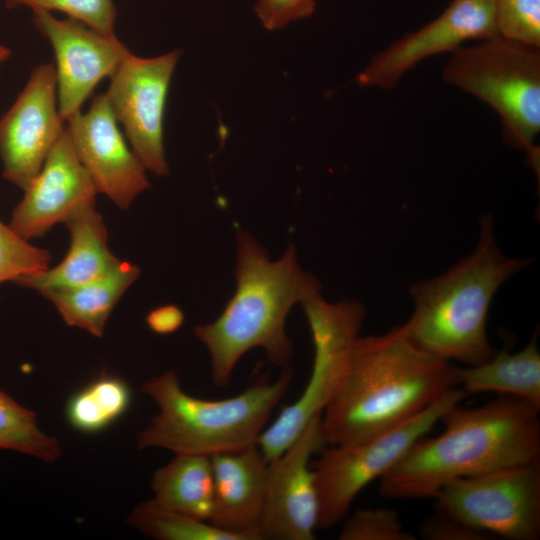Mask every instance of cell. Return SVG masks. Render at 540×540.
<instances>
[{
  "mask_svg": "<svg viewBox=\"0 0 540 540\" xmlns=\"http://www.w3.org/2000/svg\"><path fill=\"white\" fill-rule=\"evenodd\" d=\"M128 522L142 533L159 540H241L208 521L164 509L151 500L137 505Z\"/></svg>",
  "mask_w": 540,
  "mask_h": 540,
  "instance_id": "cell-24",
  "label": "cell"
},
{
  "mask_svg": "<svg viewBox=\"0 0 540 540\" xmlns=\"http://www.w3.org/2000/svg\"><path fill=\"white\" fill-rule=\"evenodd\" d=\"M0 449L53 462L61 456L58 440L38 426L37 415L0 389Z\"/></svg>",
  "mask_w": 540,
  "mask_h": 540,
  "instance_id": "cell-23",
  "label": "cell"
},
{
  "mask_svg": "<svg viewBox=\"0 0 540 540\" xmlns=\"http://www.w3.org/2000/svg\"><path fill=\"white\" fill-rule=\"evenodd\" d=\"M540 408L501 395L476 407L454 405L441 434L421 437L379 480L388 499L434 498L459 478L540 462Z\"/></svg>",
  "mask_w": 540,
  "mask_h": 540,
  "instance_id": "cell-2",
  "label": "cell"
},
{
  "mask_svg": "<svg viewBox=\"0 0 540 540\" xmlns=\"http://www.w3.org/2000/svg\"><path fill=\"white\" fill-rule=\"evenodd\" d=\"M236 291L213 322L199 324L195 336L206 346L215 386H226L244 354L264 350L275 366L290 365L293 346L285 323L291 308L319 294L320 282L301 269L294 246L272 261L248 232H237Z\"/></svg>",
  "mask_w": 540,
  "mask_h": 540,
  "instance_id": "cell-3",
  "label": "cell"
},
{
  "mask_svg": "<svg viewBox=\"0 0 540 540\" xmlns=\"http://www.w3.org/2000/svg\"><path fill=\"white\" fill-rule=\"evenodd\" d=\"M509 258L496 243L490 214L480 219L477 244L438 277L410 287L414 310L403 324L409 339L446 361L474 366L497 351L487 335L492 299L501 285L529 264Z\"/></svg>",
  "mask_w": 540,
  "mask_h": 540,
  "instance_id": "cell-4",
  "label": "cell"
},
{
  "mask_svg": "<svg viewBox=\"0 0 540 540\" xmlns=\"http://www.w3.org/2000/svg\"><path fill=\"white\" fill-rule=\"evenodd\" d=\"M184 322V314L175 305H164L147 314L146 323L155 333L166 335L178 330Z\"/></svg>",
  "mask_w": 540,
  "mask_h": 540,
  "instance_id": "cell-31",
  "label": "cell"
},
{
  "mask_svg": "<svg viewBox=\"0 0 540 540\" xmlns=\"http://www.w3.org/2000/svg\"><path fill=\"white\" fill-rule=\"evenodd\" d=\"M65 128L52 64L34 67L11 107L0 118L2 176L24 190L39 173Z\"/></svg>",
  "mask_w": 540,
  "mask_h": 540,
  "instance_id": "cell-11",
  "label": "cell"
},
{
  "mask_svg": "<svg viewBox=\"0 0 540 540\" xmlns=\"http://www.w3.org/2000/svg\"><path fill=\"white\" fill-rule=\"evenodd\" d=\"M456 385L467 394L496 392L540 408V353L537 335L520 351H496L487 361L455 367Z\"/></svg>",
  "mask_w": 540,
  "mask_h": 540,
  "instance_id": "cell-19",
  "label": "cell"
},
{
  "mask_svg": "<svg viewBox=\"0 0 540 540\" xmlns=\"http://www.w3.org/2000/svg\"><path fill=\"white\" fill-rule=\"evenodd\" d=\"M73 148L98 193L127 209L149 188L146 168L129 147L105 94L65 122Z\"/></svg>",
  "mask_w": 540,
  "mask_h": 540,
  "instance_id": "cell-15",
  "label": "cell"
},
{
  "mask_svg": "<svg viewBox=\"0 0 540 540\" xmlns=\"http://www.w3.org/2000/svg\"><path fill=\"white\" fill-rule=\"evenodd\" d=\"M419 534L427 540H487L490 535L438 514L422 522Z\"/></svg>",
  "mask_w": 540,
  "mask_h": 540,
  "instance_id": "cell-30",
  "label": "cell"
},
{
  "mask_svg": "<svg viewBox=\"0 0 540 540\" xmlns=\"http://www.w3.org/2000/svg\"><path fill=\"white\" fill-rule=\"evenodd\" d=\"M6 8L60 11L68 17L108 34L114 33L117 12L113 0H2Z\"/></svg>",
  "mask_w": 540,
  "mask_h": 540,
  "instance_id": "cell-27",
  "label": "cell"
},
{
  "mask_svg": "<svg viewBox=\"0 0 540 540\" xmlns=\"http://www.w3.org/2000/svg\"><path fill=\"white\" fill-rule=\"evenodd\" d=\"M455 366L416 346L402 325L354 340L322 413L330 445L363 441L425 410L455 387Z\"/></svg>",
  "mask_w": 540,
  "mask_h": 540,
  "instance_id": "cell-1",
  "label": "cell"
},
{
  "mask_svg": "<svg viewBox=\"0 0 540 540\" xmlns=\"http://www.w3.org/2000/svg\"><path fill=\"white\" fill-rule=\"evenodd\" d=\"M339 540H415L398 514L388 508L358 509L342 520Z\"/></svg>",
  "mask_w": 540,
  "mask_h": 540,
  "instance_id": "cell-26",
  "label": "cell"
},
{
  "mask_svg": "<svg viewBox=\"0 0 540 540\" xmlns=\"http://www.w3.org/2000/svg\"><path fill=\"white\" fill-rule=\"evenodd\" d=\"M173 50L156 57H138L129 52L110 78L105 96L130 147L146 170L167 175L163 134L170 82L181 56Z\"/></svg>",
  "mask_w": 540,
  "mask_h": 540,
  "instance_id": "cell-10",
  "label": "cell"
},
{
  "mask_svg": "<svg viewBox=\"0 0 540 540\" xmlns=\"http://www.w3.org/2000/svg\"><path fill=\"white\" fill-rule=\"evenodd\" d=\"M139 274L137 266L120 260L113 269L93 281L42 296L54 304L67 325L102 337L111 312Z\"/></svg>",
  "mask_w": 540,
  "mask_h": 540,
  "instance_id": "cell-20",
  "label": "cell"
},
{
  "mask_svg": "<svg viewBox=\"0 0 540 540\" xmlns=\"http://www.w3.org/2000/svg\"><path fill=\"white\" fill-rule=\"evenodd\" d=\"M465 396L461 388L452 387L425 410L391 429L360 442L323 447L311 462L318 499L317 529L342 522L360 491L397 464Z\"/></svg>",
  "mask_w": 540,
  "mask_h": 540,
  "instance_id": "cell-7",
  "label": "cell"
},
{
  "mask_svg": "<svg viewBox=\"0 0 540 540\" xmlns=\"http://www.w3.org/2000/svg\"><path fill=\"white\" fill-rule=\"evenodd\" d=\"M322 414L269 462L261 540H312L318 523V499L311 459L327 445Z\"/></svg>",
  "mask_w": 540,
  "mask_h": 540,
  "instance_id": "cell-13",
  "label": "cell"
},
{
  "mask_svg": "<svg viewBox=\"0 0 540 540\" xmlns=\"http://www.w3.org/2000/svg\"><path fill=\"white\" fill-rule=\"evenodd\" d=\"M12 54V51L10 48H8L6 45L0 43V64L5 62Z\"/></svg>",
  "mask_w": 540,
  "mask_h": 540,
  "instance_id": "cell-32",
  "label": "cell"
},
{
  "mask_svg": "<svg viewBox=\"0 0 540 540\" xmlns=\"http://www.w3.org/2000/svg\"><path fill=\"white\" fill-rule=\"evenodd\" d=\"M50 253L21 238L0 221V283L49 268Z\"/></svg>",
  "mask_w": 540,
  "mask_h": 540,
  "instance_id": "cell-25",
  "label": "cell"
},
{
  "mask_svg": "<svg viewBox=\"0 0 540 540\" xmlns=\"http://www.w3.org/2000/svg\"><path fill=\"white\" fill-rule=\"evenodd\" d=\"M497 34L494 0H453L436 19L376 54L358 84L391 89L422 60Z\"/></svg>",
  "mask_w": 540,
  "mask_h": 540,
  "instance_id": "cell-14",
  "label": "cell"
},
{
  "mask_svg": "<svg viewBox=\"0 0 540 540\" xmlns=\"http://www.w3.org/2000/svg\"><path fill=\"white\" fill-rule=\"evenodd\" d=\"M36 29L49 41L55 56L58 109L64 122L81 111L96 86L115 71L130 52L115 33L98 31L51 12L33 11Z\"/></svg>",
  "mask_w": 540,
  "mask_h": 540,
  "instance_id": "cell-12",
  "label": "cell"
},
{
  "mask_svg": "<svg viewBox=\"0 0 540 540\" xmlns=\"http://www.w3.org/2000/svg\"><path fill=\"white\" fill-rule=\"evenodd\" d=\"M150 486L155 505L209 521L214 495L210 457L176 454L153 473Z\"/></svg>",
  "mask_w": 540,
  "mask_h": 540,
  "instance_id": "cell-21",
  "label": "cell"
},
{
  "mask_svg": "<svg viewBox=\"0 0 540 540\" xmlns=\"http://www.w3.org/2000/svg\"><path fill=\"white\" fill-rule=\"evenodd\" d=\"M479 41L453 50L442 77L493 108L505 140L526 152L539 173L540 46L499 34Z\"/></svg>",
  "mask_w": 540,
  "mask_h": 540,
  "instance_id": "cell-6",
  "label": "cell"
},
{
  "mask_svg": "<svg viewBox=\"0 0 540 540\" xmlns=\"http://www.w3.org/2000/svg\"><path fill=\"white\" fill-rule=\"evenodd\" d=\"M316 0H258L255 12L262 25L270 30H279L290 22L310 17Z\"/></svg>",
  "mask_w": 540,
  "mask_h": 540,
  "instance_id": "cell-29",
  "label": "cell"
},
{
  "mask_svg": "<svg viewBox=\"0 0 540 540\" xmlns=\"http://www.w3.org/2000/svg\"><path fill=\"white\" fill-rule=\"evenodd\" d=\"M131 399V390L123 379L101 375L69 399L66 418L80 432L97 433L119 419Z\"/></svg>",
  "mask_w": 540,
  "mask_h": 540,
  "instance_id": "cell-22",
  "label": "cell"
},
{
  "mask_svg": "<svg viewBox=\"0 0 540 540\" xmlns=\"http://www.w3.org/2000/svg\"><path fill=\"white\" fill-rule=\"evenodd\" d=\"M497 33L540 46V0H494Z\"/></svg>",
  "mask_w": 540,
  "mask_h": 540,
  "instance_id": "cell-28",
  "label": "cell"
},
{
  "mask_svg": "<svg viewBox=\"0 0 540 540\" xmlns=\"http://www.w3.org/2000/svg\"><path fill=\"white\" fill-rule=\"evenodd\" d=\"M210 458L214 495L208 522L241 540H261L269 462L257 444Z\"/></svg>",
  "mask_w": 540,
  "mask_h": 540,
  "instance_id": "cell-17",
  "label": "cell"
},
{
  "mask_svg": "<svg viewBox=\"0 0 540 540\" xmlns=\"http://www.w3.org/2000/svg\"><path fill=\"white\" fill-rule=\"evenodd\" d=\"M23 192L8 225L27 241L64 223L79 208L96 203L98 191L80 162L66 127Z\"/></svg>",
  "mask_w": 540,
  "mask_h": 540,
  "instance_id": "cell-16",
  "label": "cell"
},
{
  "mask_svg": "<svg viewBox=\"0 0 540 540\" xmlns=\"http://www.w3.org/2000/svg\"><path fill=\"white\" fill-rule=\"evenodd\" d=\"M96 203L75 211L64 223L70 232V247L53 268L18 278V286L44 293L76 287L93 281L120 261L108 247L107 229Z\"/></svg>",
  "mask_w": 540,
  "mask_h": 540,
  "instance_id": "cell-18",
  "label": "cell"
},
{
  "mask_svg": "<svg viewBox=\"0 0 540 540\" xmlns=\"http://www.w3.org/2000/svg\"><path fill=\"white\" fill-rule=\"evenodd\" d=\"M301 305L314 345L312 371L300 397L285 407L258 437L257 446L268 462L280 456L308 423L323 413L338 386L365 315L360 302L345 299L331 303L320 293Z\"/></svg>",
  "mask_w": 540,
  "mask_h": 540,
  "instance_id": "cell-8",
  "label": "cell"
},
{
  "mask_svg": "<svg viewBox=\"0 0 540 540\" xmlns=\"http://www.w3.org/2000/svg\"><path fill=\"white\" fill-rule=\"evenodd\" d=\"M438 514L509 540L540 538V462L459 478L435 495Z\"/></svg>",
  "mask_w": 540,
  "mask_h": 540,
  "instance_id": "cell-9",
  "label": "cell"
},
{
  "mask_svg": "<svg viewBox=\"0 0 540 540\" xmlns=\"http://www.w3.org/2000/svg\"><path fill=\"white\" fill-rule=\"evenodd\" d=\"M293 375L294 370L287 365L276 380L260 378L242 393L219 400L187 394L174 370L152 377L142 391L158 405L159 412L139 432L138 448L211 457L257 444L272 412L287 394Z\"/></svg>",
  "mask_w": 540,
  "mask_h": 540,
  "instance_id": "cell-5",
  "label": "cell"
}]
</instances>
